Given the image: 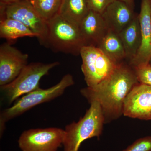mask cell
<instances>
[{"label": "cell", "mask_w": 151, "mask_h": 151, "mask_svg": "<svg viewBox=\"0 0 151 151\" xmlns=\"http://www.w3.org/2000/svg\"><path fill=\"white\" fill-rule=\"evenodd\" d=\"M139 83L134 68L123 62L105 81L95 87L83 88L80 92L89 103L95 101L99 103L106 124L123 115L125 99Z\"/></svg>", "instance_id": "cell-1"}, {"label": "cell", "mask_w": 151, "mask_h": 151, "mask_svg": "<svg viewBox=\"0 0 151 151\" xmlns=\"http://www.w3.org/2000/svg\"><path fill=\"white\" fill-rule=\"evenodd\" d=\"M90 108L78 122L65 127L64 151H78L84 141L102 134L105 121L101 106L97 101L90 103Z\"/></svg>", "instance_id": "cell-2"}, {"label": "cell", "mask_w": 151, "mask_h": 151, "mask_svg": "<svg viewBox=\"0 0 151 151\" xmlns=\"http://www.w3.org/2000/svg\"><path fill=\"white\" fill-rule=\"evenodd\" d=\"M74 84L73 76L67 74L54 86L46 89L38 88L20 97L11 107L5 109L0 116L1 136L5 130V124L9 120L41 104L49 102L61 96L65 89Z\"/></svg>", "instance_id": "cell-3"}, {"label": "cell", "mask_w": 151, "mask_h": 151, "mask_svg": "<svg viewBox=\"0 0 151 151\" xmlns=\"http://www.w3.org/2000/svg\"><path fill=\"white\" fill-rule=\"evenodd\" d=\"M46 39L43 44L56 52L80 55L85 46L79 27L58 14L47 22Z\"/></svg>", "instance_id": "cell-4"}, {"label": "cell", "mask_w": 151, "mask_h": 151, "mask_svg": "<svg viewBox=\"0 0 151 151\" xmlns=\"http://www.w3.org/2000/svg\"><path fill=\"white\" fill-rule=\"evenodd\" d=\"M58 62L49 63L33 62L28 64L18 76L11 83L1 86V91L9 104L39 88L40 81Z\"/></svg>", "instance_id": "cell-5"}, {"label": "cell", "mask_w": 151, "mask_h": 151, "mask_svg": "<svg viewBox=\"0 0 151 151\" xmlns=\"http://www.w3.org/2000/svg\"><path fill=\"white\" fill-rule=\"evenodd\" d=\"M80 55L82 59L81 70L88 87H95L105 81L119 65L97 47L83 46Z\"/></svg>", "instance_id": "cell-6"}, {"label": "cell", "mask_w": 151, "mask_h": 151, "mask_svg": "<svg viewBox=\"0 0 151 151\" xmlns=\"http://www.w3.org/2000/svg\"><path fill=\"white\" fill-rule=\"evenodd\" d=\"M1 19H13L21 22L36 35L43 45L47 34V22L37 13L29 1L22 0L8 5H1Z\"/></svg>", "instance_id": "cell-7"}, {"label": "cell", "mask_w": 151, "mask_h": 151, "mask_svg": "<svg viewBox=\"0 0 151 151\" xmlns=\"http://www.w3.org/2000/svg\"><path fill=\"white\" fill-rule=\"evenodd\" d=\"M65 135V130L60 128L31 129L20 136L19 147L22 151H57Z\"/></svg>", "instance_id": "cell-8"}, {"label": "cell", "mask_w": 151, "mask_h": 151, "mask_svg": "<svg viewBox=\"0 0 151 151\" xmlns=\"http://www.w3.org/2000/svg\"><path fill=\"white\" fill-rule=\"evenodd\" d=\"M28 55L9 42L0 46V86L13 81L28 63Z\"/></svg>", "instance_id": "cell-9"}, {"label": "cell", "mask_w": 151, "mask_h": 151, "mask_svg": "<svg viewBox=\"0 0 151 151\" xmlns=\"http://www.w3.org/2000/svg\"><path fill=\"white\" fill-rule=\"evenodd\" d=\"M123 115L133 119L151 120V86L139 83L124 101Z\"/></svg>", "instance_id": "cell-10"}, {"label": "cell", "mask_w": 151, "mask_h": 151, "mask_svg": "<svg viewBox=\"0 0 151 151\" xmlns=\"http://www.w3.org/2000/svg\"><path fill=\"white\" fill-rule=\"evenodd\" d=\"M139 16L141 43L136 56L129 63L135 68L149 64L151 59V0H142Z\"/></svg>", "instance_id": "cell-11"}, {"label": "cell", "mask_w": 151, "mask_h": 151, "mask_svg": "<svg viewBox=\"0 0 151 151\" xmlns=\"http://www.w3.org/2000/svg\"><path fill=\"white\" fill-rule=\"evenodd\" d=\"M79 29L85 46L97 47L108 31L102 14L92 10L82 20Z\"/></svg>", "instance_id": "cell-12"}, {"label": "cell", "mask_w": 151, "mask_h": 151, "mask_svg": "<svg viewBox=\"0 0 151 151\" xmlns=\"http://www.w3.org/2000/svg\"><path fill=\"white\" fill-rule=\"evenodd\" d=\"M133 9L121 0H116L108 6L102 14L108 30L121 32L136 16Z\"/></svg>", "instance_id": "cell-13"}, {"label": "cell", "mask_w": 151, "mask_h": 151, "mask_svg": "<svg viewBox=\"0 0 151 151\" xmlns=\"http://www.w3.org/2000/svg\"><path fill=\"white\" fill-rule=\"evenodd\" d=\"M119 34L126 52V59L129 63L136 56L141 45V27L138 15H136Z\"/></svg>", "instance_id": "cell-14"}, {"label": "cell", "mask_w": 151, "mask_h": 151, "mask_svg": "<svg viewBox=\"0 0 151 151\" xmlns=\"http://www.w3.org/2000/svg\"><path fill=\"white\" fill-rule=\"evenodd\" d=\"M97 47L116 64H121L126 59L124 45L117 33L108 30Z\"/></svg>", "instance_id": "cell-15"}, {"label": "cell", "mask_w": 151, "mask_h": 151, "mask_svg": "<svg viewBox=\"0 0 151 151\" xmlns=\"http://www.w3.org/2000/svg\"><path fill=\"white\" fill-rule=\"evenodd\" d=\"M89 10L87 0H63L58 14L79 27Z\"/></svg>", "instance_id": "cell-16"}, {"label": "cell", "mask_w": 151, "mask_h": 151, "mask_svg": "<svg viewBox=\"0 0 151 151\" xmlns=\"http://www.w3.org/2000/svg\"><path fill=\"white\" fill-rule=\"evenodd\" d=\"M25 37H37L36 35L19 21L13 19H1V38L13 40Z\"/></svg>", "instance_id": "cell-17"}, {"label": "cell", "mask_w": 151, "mask_h": 151, "mask_svg": "<svg viewBox=\"0 0 151 151\" xmlns=\"http://www.w3.org/2000/svg\"><path fill=\"white\" fill-rule=\"evenodd\" d=\"M34 8L47 22L58 14L63 0H29Z\"/></svg>", "instance_id": "cell-18"}, {"label": "cell", "mask_w": 151, "mask_h": 151, "mask_svg": "<svg viewBox=\"0 0 151 151\" xmlns=\"http://www.w3.org/2000/svg\"><path fill=\"white\" fill-rule=\"evenodd\" d=\"M122 151H151V136L138 139Z\"/></svg>", "instance_id": "cell-19"}, {"label": "cell", "mask_w": 151, "mask_h": 151, "mask_svg": "<svg viewBox=\"0 0 151 151\" xmlns=\"http://www.w3.org/2000/svg\"><path fill=\"white\" fill-rule=\"evenodd\" d=\"M140 83L151 86V65L150 64L134 68Z\"/></svg>", "instance_id": "cell-20"}, {"label": "cell", "mask_w": 151, "mask_h": 151, "mask_svg": "<svg viewBox=\"0 0 151 151\" xmlns=\"http://www.w3.org/2000/svg\"><path fill=\"white\" fill-rule=\"evenodd\" d=\"M116 0H87L90 10L101 14Z\"/></svg>", "instance_id": "cell-21"}, {"label": "cell", "mask_w": 151, "mask_h": 151, "mask_svg": "<svg viewBox=\"0 0 151 151\" xmlns=\"http://www.w3.org/2000/svg\"><path fill=\"white\" fill-rule=\"evenodd\" d=\"M1 1V5H8L17 2L22 0H0Z\"/></svg>", "instance_id": "cell-22"}, {"label": "cell", "mask_w": 151, "mask_h": 151, "mask_svg": "<svg viewBox=\"0 0 151 151\" xmlns=\"http://www.w3.org/2000/svg\"><path fill=\"white\" fill-rule=\"evenodd\" d=\"M121 1H123L124 2L127 3V4L129 5L131 7L134 9V0H121Z\"/></svg>", "instance_id": "cell-23"}, {"label": "cell", "mask_w": 151, "mask_h": 151, "mask_svg": "<svg viewBox=\"0 0 151 151\" xmlns=\"http://www.w3.org/2000/svg\"><path fill=\"white\" fill-rule=\"evenodd\" d=\"M149 64H150V65H151V59L150 60V63H149Z\"/></svg>", "instance_id": "cell-24"}, {"label": "cell", "mask_w": 151, "mask_h": 151, "mask_svg": "<svg viewBox=\"0 0 151 151\" xmlns=\"http://www.w3.org/2000/svg\"><path fill=\"white\" fill-rule=\"evenodd\" d=\"M27 1H29V0H27Z\"/></svg>", "instance_id": "cell-25"}]
</instances>
